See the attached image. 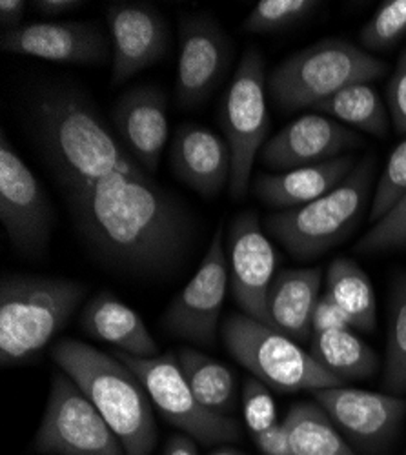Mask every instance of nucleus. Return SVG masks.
<instances>
[{
	"mask_svg": "<svg viewBox=\"0 0 406 455\" xmlns=\"http://www.w3.org/2000/svg\"><path fill=\"white\" fill-rule=\"evenodd\" d=\"M66 197L84 239L119 267L168 268L187 246V215L147 173L107 175Z\"/></svg>",
	"mask_w": 406,
	"mask_h": 455,
	"instance_id": "f257e3e1",
	"label": "nucleus"
},
{
	"mask_svg": "<svg viewBox=\"0 0 406 455\" xmlns=\"http://www.w3.org/2000/svg\"><path fill=\"white\" fill-rule=\"evenodd\" d=\"M33 124L43 154L64 192L114 173H146L126 154L121 139L77 93L55 90L43 95L33 108Z\"/></svg>",
	"mask_w": 406,
	"mask_h": 455,
	"instance_id": "f03ea898",
	"label": "nucleus"
},
{
	"mask_svg": "<svg viewBox=\"0 0 406 455\" xmlns=\"http://www.w3.org/2000/svg\"><path fill=\"white\" fill-rule=\"evenodd\" d=\"M52 359L99 410L123 443L126 455L154 451L157 427L152 399L123 361L77 339L59 340Z\"/></svg>",
	"mask_w": 406,
	"mask_h": 455,
	"instance_id": "7ed1b4c3",
	"label": "nucleus"
},
{
	"mask_svg": "<svg viewBox=\"0 0 406 455\" xmlns=\"http://www.w3.org/2000/svg\"><path fill=\"white\" fill-rule=\"evenodd\" d=\"M86 286L71 279L6 275L0 283V363L29 361L77 312Z\"/></svg>",
	"mask_w": 406,
	"mask_h": 455,
	"instance_id": "20e7f679",
	"label": "nucleus"
},
{
	"mask_svg": "<svg viewBox=\"0 0 406 455\" xmlns=\"http://www.w3.org/2000/svg\"><path fill=\"white\" fill-rule=\"evenodd\" d=\"M388 71L362 48L326 39L283 60L268 77V93L284 111L315 108L354 84H370Z\"/></svg>",
	"mask_w": 406,
	"mask_h": 455,
	"instance_id": "39448f33",
	"label": "nucleus"
},
{
	"mask_svg": "<svg viewBox=\"0 0 406 455\" xmlns=\"http://www.w3.org/2000/svg\"><path fill=\"white\" fill-rule=\"evenodd\" d=\"M374 159H362L354 172L321 199L267 217V230L295 259H314L354 234L370 201Z\"/></svg>",
	"mask_w": 406,
	"mask_h": 455,
	"instance_id": "423d86ee",
	"label": "nucleus"
},
{
	"mask_svg": "<svg viewBox=\"0 0 406 455\" xmlns=\"http://www.w3.org/2000/svg\"><path fill=\"white\" fill-rule=\"evenodd\" d=\"M223 340L241 366L277 392H315L345 385L303 350L298 340L244 314L227 319Z\"/></svg>",
	"mask_w": 406,
	"mask_h": 455,
	"instance_id": "0eeeda50",
	"label": "nucleus"
},
{
	"mask_svg": "<svg viewBox=\"0 0 406 455\" xmlns=\"http://www.w3.org/2000/svg\"><path fill=\"white\" fill-rule=\"evenodd\" d=\"M268 77L265 57L257 48H248L234 73L230 88L220 106V126L232 151L230 196L243 199L253 163L267 144L270 113L267 104Z\"/></svg>",
	"mask_w": 406,
	"mask_h": 455,
	"instance_id": "6e6552de",
	"label": "nucleus"
},
{
	"mask_svg": "<svg viewBox=\"0 0 406 455\" xmlns=\"http://www.w3.org/2000/svg\"><path fill=\"white\" fill-rule=\"evenodd\" d=\"M114 355L140 379L152 403L175 428L201 444L232 443L239 439L241 430L235 419L230 415L215 413L199 403L180 371L175 354L168 352L150 359L133 357L123 352H114Z\"/></svg>",
	"mask_w": 406,
	"mask_h": 455,
	"instance_id": "1a4fd4ad",
	"label": "nucleus"
},
{
	"mask_svg": "<svg viewBox=\"0 0 406 455\" xmlns=\"http://www.w3.org/2000/svg\"><path fill=\"white\" fill-rule=\"evenodd\" d=\"M35 450L44 455H126L115 432L64 371L52 379Z\"/></svg>",
	"mask_w": 406,
	"mask_h": 455,
	"instance_id": "9d476101",
	"label": "nucleus"
},
{
	"mask_svg": "<svg viewBox=\"0 0 406 455\" xmlns=\"http://www.w3.org/2000/svg\"><path fill=\"white\" fill-rule=\"evenodd\" d=\"M0 220L19 251L44 253L53 228V210L43 184L19 157L4 132L0 139Z\"/></svg>",
	"mask_w": 406,
	"mask_h": 455,
	"instance_id": "9b49d317",
	"label": "nucleus"
},
{
	"mask_svg": "<svg viewBox=\"0 0 406 455\" xmlns=\"http://www.w3.org/2000/svg\"><path fill=\"white\" fill-rule=\"evenodd\" d=\"M230 286L223 228L215 232L197 272L173 299L164 314V328L173 335L210 347Z\"/></svg>",
	"mask_w": 406,
	"mask_h": 455,
	"instance_id": "f8f14e48",
	"label": "nucleus"
},
{
	"mask_svg": "<svg viewBox=\"0 0 406 455\" xmlns=\"http://www.w3.org/2000/svg\"><path fill=\"white\" fill-rule=\"evenodd\" d=\"M227 260L237 307L244 315L270 326L268 293L275 279L277 253L255 212H243L232 220L227 239Z\"/></svg>",
	"mask_w": 406,
	"mask_h": 455,
	"instance_id": "ddd939ff",
	"label": "nucleus"
},
{
	"mask_svg": "<svg viewBox=\"0 0 406 455\" xmlns=\"http://www.w3.org/2000/svg\"><path fill=\"white\" fill-rule=\"evenodd\" d=\"M232 41L217 20L206 15L182 19L179 31L177 104L194 109L206 102L232 60Z\"/></svg>",
	"mask_w": 406,
	"mask_h": 455,
	"instance_id": "4468645a",
	"label": "nucleus"
},
{
	"mask_svg": "<svg viewBox=\"0 0 406 455\" xmlns=\"http://www.w3.org/2000/svg\"><path fill=\"white\" fill-rule=\"evenodd\" d=\"M0 48L62 64H104L112 55L109 35L99 22L86 20L24 22L3 33Z\"/></svg>",
	"mask_w": 406,
	"mask_h": 455,
	"instance_id": "2eb2a0df",
	"label": "nucleus"
},
{
	"mask_svg": "<svg viewBox=\"0 0 406 455\" xmlns=\"http://www.w3.org/2000/svg\"><path fill=\"white\" fill-rule=\"evenodd\" d=\"M112 41V83L124 84L133 75L157 64L168 52L170 31L161 12L147 3H112L106 8Z\"/></svg>",
	"mask_w": 406,
	"mask_h": 455,
	"instance_id": "dca6fc26",
	"label": "nucleus"
},
{
	"mask_svg": "<svg viewBox=\"0 0 406 455\" xmlns=\"http://www.w3.org/2000/svg\"><path fill=\"white\" fill-rule=\"evenodd\" d=\"M361 142L352 128L321 113H306L267 140L261 149V163L284 173L343 157L345 151Z\"/></svg>",
	"mask_w": 406,
	"mask_h": 455,
	"instance_id": "f3484780",
	"label": "nucleus"
},
{
	"mask_svg": "<svg viewBox=\"0 0 406 455\" xmlns=\"http://www.w3.org/2000/svg\"><path fill=\"white\" fill-rule=\"evenodd\" d=\"M315 403L352 443L376 448L386 443L406 415V401L395 395L334 387L312 392Z\"/></svg>",
	"mask_w": 406,
	"mask_h": 455,
	"instance_id": "a211bd4d",
	"label": "nucleus"
},
{
	"mask_svg": "<svg viewBox=\"0 0 406 455\" xmlns=\"http://www.w3.org/2000/svg\"><path fill=\"white\" fill-rule=\"evenodd\" d=\"M114 126L140 168L152 175L170 137L166 93L155 86H137L114 106Z\"/></svg>",
	"mask_w": 406,
	"mask_h": 455,
	"instance_id": "6ab92c4d",
	"label": "nucleus"
},
{
	"mask_svg": "<svg viewBox=\"0 0 406 455\" xmlns=\"http://www.w3.org/2000/svg\"><path fill=\"white\" fill-rule=\"evenodd\" d=\"M173 173L206 199L217 197L232 177V151L225 137L197 124H182L170 148Z\"/></svg>",
	"mask_w": 406,
	"mask_h": 455,
	"instance_id": "aec40b11",
	"label": "nucleus"
},
{
	"mask_svg": "<svg viewBox=\"0 0 406 455\" xmlns=\"http://www.w3.org/2000/svg\"><path fill=\"white\" fill-rule=\"evenodd\" d=\"M354 157L343 156L284 173H261L253 180L255 196L270 208L291 210L310 204L338 188L352 172Z\"/></svg>",
	"mask_w": 406,
	"mask_h": 455,
	"instance_id": "412c9836",
	"label": "nucleus"
},
{
	"mask_svg": "<svg viewBox=\"0 0 406 455\" xmlns=\"http://www.w3.org/2000/svg\"><path fill=\"white\" fill-rule=\"evenodd\" d=\"M81 328L90 337L114 345L123 354L142 359L159 355L155 339L140 315L109 291H100L86 302Z\"/></svg>",
	"mask_w": 406,
	"mask_h": 455,
	"instance_id": "4be33fe9",
	"label": "nucleus"
},
{
	"mask_svg": "<svg viewBox=\"0 0 406 455\" xmlns=\"http://www.w3.org/2000/svg\"><path fill=\"white\" fill-rule=\"evenodd\" d=\"M319 268L283 270L268 293L270 326L293 340H312V317L321 299Z\"/></svg>",
	"mask_w": 406,
	"mask_h": 455,
	"instance_id": "5701e85b",
	"label": "nucleus"
},
{
	"mask_svg": "<svg viewBox=\"0 0 406 455\" xmlns=\"http://www.w3.org/2000/svg\"><path fill=\"white\" fill-rule=\"evenodd\" d=\"M326 295L336 300V305L350 319L354 330L370 331L376 324V293L370 277L357 262L339 257L328 267Z\"/></svg>",
	"mask_w": 406,
	"mask_h": 455,
	"instance_id": "b1692460",
	"label": "nucleus"
},
{
	"mask_svg": "<svg viewBox=\"0 0 406 455\" xmlns=\"http://www.w3.org/2000/svg\"><path fill=\"white\" fill-rule=\"evenodd\" d=\"M295 455H357L317 403H298L284 417Z\"/></svg>",
	"mask_w": 406,
	"mask_h": 455,
	"instance_id": "393cba45",
	"label": "nucleus"
},
{
	"mask_svg": "<svg viewBox=\"0 0 406 455\" xmlns=\"http://www.w3.org/2000/svg\"><path fill=\"white\" fill-rule=\"evenodd\" d=\"M312 357L343 383L370 377L378 366V354L354 330H334L317 333L310 340Z\"/></svg>",
	"mask_w": 406,
	"mask_h": 455,
	"instance_id": "a878e982",
	"label": "nucleus"
},
{
	"mask_svg": "<svg viewBox=\"0 0 406 455\" xmlns=\"http://www.w3.org/2000/svg\"><path fill=\"white\" fill-rule=\"evenodd\" d=\"M175 355L199 403L215 413L228 415L235 406L237 388L232 370L194 348H180Z\"/></svg>",
	"mask_w": 406,
	"mask_h": 455,
	"instance_id": "bb28decb",
	"label": "nucleus"
},
{
	"mask_svg": "<svg viewBox=\"0 0 406 455\" xmlns=\"http://www.w3.org/2000/svg\"><path fill=\"white\" fill-rule=\"evenodd\" d=\"M315 113L376 137L388 133V111L372 84H354L319 102Z\"/></svg>",
	"mask_w": 406,
	"mask_h": 455,
	"instance_id": "cd10ccee",
	"label": "nucleus"
},
{
	"mask_svg": "<svg viewBox=\"0 0 406 455\" xmlns=\"http://www.w3.org/2000/svg\"><path fill=\"white\" fill-rule=\"evenodd\" d=\"M321 3L315 0H261L243 22L246 33H275L305 20Z\"/></svg>",
	"mask_w": 406,
	"mask_h": 455,
	"instance_id": "c85d7f7f",
	"label": "nucleus"
},
{
	"mask_svg": "<svg viewBox=\"0 0 406 455\" xmlns=\"http://www.w3.org/2000/svg\"><path fill=\"white\" fill-rule=\"evenodd\" d=\"M406 197V139H402L390 154L388 163L379 177L376 192L372 197L368 222L378 224L388 213H392L397 204Z\"/></svg>",
	"mask_w": 406,
	"mask_h": 455,
	"instance_id": "c756f323",
	"label": "nucleus"
},
{
	"mask_svg": "<svg viewBox=\"0 0 406 455\" xmlns=\"http://www.w3.org/2000/svg\"><path fill=\"white\" fill-rule=\"evenodd\" d=\"M406 35V0H388L361 29L364 52H386Z\"/></svg>",
	"mask_w": 406,
	"mask_h": 455,
	"instance_id": "7c9ffc66",
	"label": "nucleus"
},
{
	"mask_svg": "<svg viewBox=\"0 0 406 455\" xmlns=\"http://www.w3.org/2000/svg\"><path fill=\"white\" fill-rule=\"evenodd\" d=\"M385 385L395 392H406V288L395 297L388 326Z\"/></svg>",
	"mask_w": 406,
	"mask_h": 455,
	"instance_id": "2f4dec72",
	"label": "nucleus"
},
{
	"mask_svg": "<svg viewBox=\"0 0 406 455\" xmlns=\"http://www.w3.org/2000/svg\"><path fill=\"white\" fill-rule=\"evenodd\" d=\"M243 411L244 423L251 435H259L268 428L275 427L277 421V404L270 388L261 383L259 379L250 377L243 390Z\"/></svg>",
	"mask_w": 406,
	"mask_h": 455,
	"instance_id": "473e14b6",
	"label": "nucleus"
},
{
	"mask_svg": "<svg viewBox=\"0 0 406 455\" xmlns=\"http://www.w3.org/2000/svg\"><path fill=\"white\" fill-rule=\"evenodd\" d=\"M406 246V197L383 220L374 224L357 244L362 253H378Z\"/></svg>",
	"mask_w": 406,
	"mask_h": 455,
	"instance_id": "72a5a7b5",
	"label": "nucleus"
},
{
	"mask_svg": "<svg viewBox=\"0 0 406 455\" xmlns=\"http://www.w3.org/2000/svg\"><path fill=\"white\" fill-rule=\"evenodd\" d=\"M386 102L395 132L406 135V48L401 52L386 86Z\"/></svg>",
	"mask_w": 406,
	"mask_h": 455,
	"instance_id": "f704fd0d",
	"label": "nucleus"
},
{
	"mask_svg": "<svg viewBox=\"0 0 406 455\" xmlns=\"http://www.w3.org/2000/svg\"><path fill=\"white\" fill-rule=\"evenodd\" d=\"M334 330H354L350 319L345 315V312L336 305V300L330 295H321L317 307L314 310L312 317V331L314 335L334 331Z\"/></svg>",
	"mask_w": 406,
	"mask_h": 455,
	"instance_id": "c9c22d12",
	"label": "nucleus"
},
{
	"mask_svg": "<svg viewBox=\"0 0 406 455\" xmlns=\"http://www.w3.org/2000/svg\"><path fill=\"white\" fill-rule=\"evenodd\" d=\"M255 444L265 455H295L284 423H277L267 432L255 435Z\"/></svg>",
	"mask_w": 406,
	"mask_h": 455,
	"instance_id": "e433bc0d",
	"label": "nucleus"
},
{
	"mask_svg": "<svg viewBox=\"0 0 406 455\" xmlns=\"http://www.w3.org/2000/svg\"><path fill=\"white\" fill-rule=\"evenodd\" d=\"M28 10V3L24 0H3L0 3V24L4 31L17 29L24 24V15Z\"/></svg>",
	"mask_w": 406,
	"mask_h": 455,
	"instance_id": "4c0bfd02",
	"label": "nucleus"
},
{
	"mask_svg": "<svg viewBox=\"0 0 406 455\" xmlns=\"http://www.w3.org/2000/svg\"><path fill=\"white\" fill-rule=\"evenodd\" d=\"M33 6L44 17H59L62 13L86 6V3H83V0H36Z\"/></svg>",
	"mask_w": 406,
	"mask_h": 455,
	"instance_id": "58836bf2",
	"label": "nucleus"
},
{
	"mask_svg": "<svg viewBox=\"0 0 406 455\" xmlns=\"http://www.w3.org/2000/svg\"><path fill=\"white\" fill-rule=\"evenodd\" d=\"M164 455H199L194 441L187 435H175L168 441Z\"/></svg>",
	"mask_w": 406,
	"mask_h": 455,
	"instance_id": "ea45409f",
	"label": "nucleus"
},
{
	"mask_svg": "<svg viewBox=\"0 0 406 455\" xmlns=\"http://www.w3.org/2000/svg\"><path fill=\"white\" fill-rule=\"evenodd\" d=\"M211 455H243V453H239L235 450H220V451H215Z\"/></svg>",
	"mask_w": 406,
	"mask_h": 455,
	"instance_id": "a19ab883",
	"label": "nucleus"
},
{
	"mask_svg": "<svg viewBox=\"0 0 406 455\" xmlns=\"http://www.w3.org/2000/svg\"><path fill=\"white\" fill-rule=\"evenodd\" d=\"M404 455H406V453H404Z\"/></svg>",
	"mask_w": 406,
	"mask_h": 455,
	"instance_id": "79ce46f5",
	"label": "nucleus"
}]
</instances>
